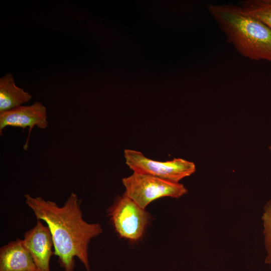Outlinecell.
Returning <instances> with one entry per match:
<instances>
[{"label":"cell","instance_id":"cell-1","mask_svg":"<svg viewBox=\"0 0 271 271\" xmlns=\"http://www.w3.org/2000/svg\"><path fill=\"white\" fill-rule=\"evenodd\" d=\"M25 198L37 220L47 224L53 239L54 254L64 271L74 270L75 257L90 271L88 244L92 238L102 232V229L99 223H89L83 219L77 195L72 192L62 207L41 197L26 194Z\"/></svg>","mask_w":271,"mask_h":271},{"label":"cell","instance_id":"cell-2","mask_svg":"<svg viewBox=\"0 0 271 271\" xmlns=\"http://www.w3.org/2000/svg\"><path fill=\"white\" fill-rule=\"evenodd\" d=\"M208 10L227 39L243 56L271 61V29L240 6L209 5Z\"/></svg>","mask_w":271,"mask_h":271},{"label":"cell","instance_id":"cell-3","mask_svg":"<svg viewBox=\"0 0 271 271\" xmlns=\"http://www.w3.org/2000/svg\"><path fill=\"white\" fill-rule=\"evenodd\" d=\"M124 194L143 209L153 201L164 197L178 198L188 192L180 183L173 182L137 172L122 180Z\"/></svg>","mask_w":271,"mask_h":271},{"label":"cell","instance_id":"cell-4","mask_svg":"<svg viewBox=\"0 0 271 271\" xmlns=\"http://www.w3.org/2000/svg\"><path fill=\"white\" fill-rule=\"evenodd\" d=\"M124 158L127 166L133 171L169 181L179 183L183 178L196 171L195 164L181 158L165 162L153 160L142 153L131 149L124 150Z\"/></svg>","mask_w":271,"mask_h":271},{"label":"cell","instance_id":"cell-5","mask_svg":"<svg viewBox=\"0 0 271 271\" xmlns=\"http://www.w3.org/2000/svg\"><path fill=\"white\" fill-rule=\"evenodd\" d=\"M108 215L117 234L133 241L142 238L150 219L145 209L124 193L108 208Z\"/></svg>","mask_w":271,"mask_h":271},{"label":"cell","instance_id":"cell-6","mask_svg":"<svg viewBox=\"0 0 271 271\" xmlns=\"http://www.w3.org/2000/svg\"><path fill=\"white\" fill-rule=\"evenodd\" d=\"M48 121L46 107L40 102H36L27 106H20L0 113V133L8 126L29 127L28 137L24 146L27 150L31 132L35 126L41 129L48 127Z\"/></svg>","mask_w":271,"mask_h":271},{"label":"cell","instance_id":"cell-7","mask_svg":"<svg viewBox=\"0 0 271 271\" xmlns=\"http://www.w3.org/2000/svg\"><path fill=\"white\" fill-rule=\"evenodd\" d=\"M36 266L37 271H50V260L54 252L50 230L48 226L37 220L34 227L25 232L23 240Z\"/></svg>","mask_w":271,"mask_h":271},{"label":"cell","instance_id":"cell-8","mask_svg":"<svg viewBox=\"0 0 271 271\" xmlns=\"http://www.w3.org/2000/svg\"><path fill=\"white\" fill-rule=\"evenodd\" d=\"M0 271H37L23 240L18 238L1 248Z\"/></svg>","mask_w":271,"mask_h":271},{"label":"cell","instance_id":"cell-9","mask_svg":"<svg viewBox=\"0 0 271 271\" xmlns=\"http://www.w3.org/2000/svg\"><path fill=\"white\" fill-rule=\"evenodd\" d=\"M32 96L17 86L12 73L0 79V113L17 108L32 99Z\"/></svg>","mask_w":271,"mask_h":271},{"label":"cell","instance_id":"cell-10","mask_svg":"<svg viewBox=\"0 0 271 271\" xmlns=\"http://www.w3.org/2000/svg\"><path fill=\"white\" fill-rule=\"evenodd\" d=\"M240 6L247 14L257 18L271 29V2L269 0L244 1Z\"/></svg>","mask_w":271,"mask_h":271},{"label":"cell","instance_id":"cell-11","mask_svg":"<svg viewBox=\"0 0 271 271\" xmlns=\"http://www.w3.org/2000/svg\"><path fill=\"white\" fill-rule=\"evenodd\" d=\"M263 209L261 219L263 226L264 246L267 252L264 263L271 264V199L266 203Z\"/></svg>","mask_w":271,"mask_h":271},{"label":"cell","instance_id":"cell-12","mask_svg":"<svg viewBox=\"0 0 271 271\" xmlns=\"http://www.w3.org/2000/svg\"><path fill=\"white\" fill-rule=\"evenodd\" d=\"M269 150H270V151H271V146L269 147Z\"/></svg>","mask_w":271,"mask_h":271},{"label":"cell","instance_id":"cell-13","mask_svg":"<svg viewBox=\"0 0 271 271\" xmlns=\"http://www.w3.org/2000/svg\"><path fill=\"white\" fill-rule=\"evenodd\" d=\"M271 2V0H269Z\"/></svg>","mask_w":271,"mask_h":271}]
</instances>
